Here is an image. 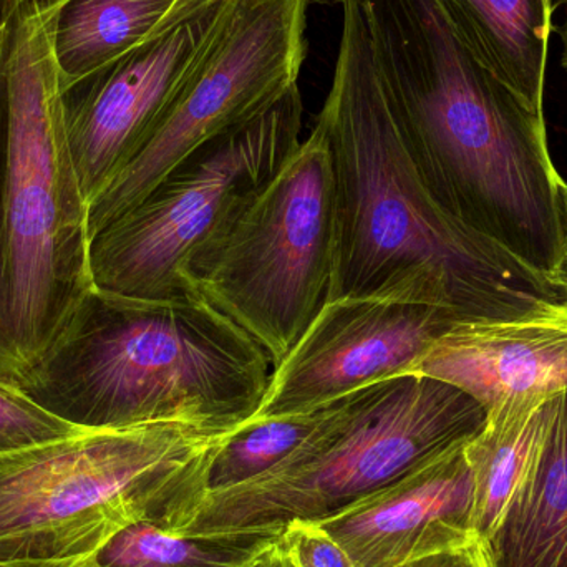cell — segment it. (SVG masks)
I'll list each match as a JSON object with an SVG mask.
<instances>
[{"instance_id":"cell-1","label":"cell","mask_w":567,"mask_h":567,"mask_svg":"<svg viewBox=\"0 0 567 567\" xmlns=\"http://www.w3.org/2000/svg\"><path fill=\"white\" fill-rule=\"evenodd\" d=\"M316 125L333 176L327 302L389 297L466 323L555 317L563 290L450 218L423 185L377 70L362 0H343L339 55Z\"/></svg>"},{"instance_id":"cell-2","label":"cell","mask_w":567,"mask_h":567,"mask_svg":"<svg viewBox=\"0 0 567 567\" xmlns=\"http://www.w3.org/2000/svg\"><path fill=\"white\" fill-rule=\"evenodd\" d=\"M362 7L383 90L436 205L553 282L567 246V183L545 113L463 45L436 0Z\"/></svg>"},{"instance_id":"cell-3","label":"cell","mask_w":567,"mask_h":567,"mask_svg":"<svg viewBox=\"0 0 567 567\" xmlns=\"http://www.w3.org/2000/svg\"><path fill=\"white\" fill-rule=\"evenodd\" d=\"M272 369L262 347L202 297L93 287L20 390L76 429L183 423L225 436L255 419Z\"/></svg>"},{"instance_id":"cell-4","label":"cell","mask_w":567,"mask_h":567,"mask_svg":"<svg viewBox=\"0 0 567 567\" xmlns=\"http://www.w3.org/2000/svg\"><path fill=\"white\" fill-rule=\"evenodd\" d=\"M59 3L0 23V382L17 389L93 289L89 203L53 55Z\"/></svg>"},{"instance_id":"cell-5","label":"cell","mask_w":567,"mask_h":567,"mask_svg":"<svg viewBox=\"0 0 567 567\" xmlns=\"http://www.w3.org/2000/svg\"><path fill=\"white\" fill-rule=\"evenodd\" d=\"M485 406L458 386L409 373L330 403L276 468L205 496L178 535L320 523L390 488L485 430Z\"/></svg>"},{"instance_id":"cell-6","label":"cell","mask_w":567,"mask_h":567,"mask_svg":"<svg viewBox=\"0 0 567 567\" xmlns=\"http://www.w3.org/2000/svg\"><path fill=\"white\" fill-rule=\"evenodd\" d=\"M219 439L152 423L2 453L0 565L89 558L140 519L176 532L202 499L199 472Z\"/></svg>"},{"instance_id":"cell-7","label":"cell","mask_w":567,"mask_h":567,"mask_svg":"<svg viewBox=\"0 0 567 567\" xmlns=\"http://www.w3.org/2000/svg\"><path fill=\"white\" fill-rule=\"evenodd\" d=\"M332 268V159L316 125L241 216L189 259L183 282L276 367L326 306Z\"/></svg>"},{"instance_id":"cell-8","label":"cell","mask_w":567,"mask_h":567,"mask_svg":"<svg viewBox=\"0 0 567 567\" xmlns=\"http://www.w3.org/2000/svg\"><path fill=\"white\" fill-rule=\"evenodd\" d=\"M299 85L215 136L90 241L93 287L138 299L188 296L189 259L223 235L300 146ZM195 296V293H193Z\"/></svg>"},{"instance_id":"cell-9","label":"cell","mask_w":567,"mask_h":567,"mask_svg":"<svg viewBox=\"0 0 567 567\" xmlns=\"http://www.w3.org/2000/svg\"><path fill=\"white\" fill-rule=\"evenodd\" d=\"M309 0H231L205 55L132 162L89 205L90 241L209 140L299 85Z\"/></svg>"},{"instance_id":"cell-10","label":"cell","mask_w":567,"mask_h":567,"mask_svg":"<svg viewBox=\"0 0 567 567\" xmlns=\"http://www.w3.org/2000/svg\"><path fill=\"white\" fill-rule=\"evenodd\" d=\"M456 313L389 297L329 300L272 369L252 420L317 412L357 390L413 373ZM472 323V322H470Z\"/></svg>"},{"instance_id":"cell-11","label":"cell","mask_w":567,"mask_h":567,"mask_svg":"<svg viewBox=\"0 0 567 567\" xmlns=\"http://www.w3.org/2000/svg\"><path fill=\"white\" fill-rule=\"evenodd\" d=\"M231 0H216L105 69L62 89L73 166L92 203L132 162L205 55Z\"/></svg>"},{"instance_id":"cell-12","label":"cell","mask_w":567,"mask_h":567,"mask_svg":"<svg viewBox=\"0 0 567 567\" xmlns=\"http://www.w3.org/2000/svg\"><path fill=\"white\" fill-rule=\"evenodd\" d=\"M473 515L475 482L463 445L316 525L353 567H396L478 542Z\"/></svg>"},{"instance_id":"cell-13","label":"cell","mask_w":567,"mask_h":567,"mask_svg":"<svg viewBox=\"0 0 567 567\" xmlns=\"http://www.w3.org/2000/svg\"><path fill=\"white\" fill-rule=\"evenodd\" d=\"M413 373L458 386L486 412L567 390V329L553 319L460 323Z\"/></svg>"},{"instance_id":"cell-14","label":"cell","mask_w":567,"mask_h":567,"mask_svg":"<svg viewBox=\"0 0 567 567\" xmlns=\"http://www.w3.org/2000/svg\"><path fill=\"white\" fill-rule=\"evenodd\" d=\"M480 545L488 567H567V390L555 396L532 468Z\"/></svg>"},{"instance_id":"cell-15","label":"cell","mask_w":567,"mask_h":567,"mask_svg":"<svg viewBox=\"0 0 567 567\" xmlns=\"http://www.w3.org/2000/svg\"><path fill=\"white\" fill-rule=\"evenodd\" d=\"M216 0H60L52 43L60 86L73 85Z\"/></svg>"},{"instance_id":"cell-16","label":"cell","mask_w":567,"mask_h":567,"mask_svg":"<svg viewBox=\"0 0 567 567\" xmlns=\"http://www.w3.org/2000/svg\"><path fill=\"white\" fill-rule=\"evenodd\" d=\"M463 45L543 112L555 0H436Z\"/></svg>"},{"instance_id":"cell-17","label":"cell","mask_w":567,"mask_h":567,"mask_svg":"<svg viewBox=\"0 0 567 567\" xmlns=\"http://www.w3.org/2000/svg\"><path fill=\"white\" fill-rule=\"evenodd\" d=\"M555 396L516 400L492 410L485 430L466 445L475 482L473 529L478 543L492 535L532 468L551 423Z\"/></svg>"},{"instance_id":"cell-18","label":"cell","mask_w":567,"mask_h":567,"mask_svg":"<svg viewBox=\"0 0 567 567\" xmlns=\"http://www.w3.org/2000/svg\"><path fill=\"white\" fill-rule=\"evenodd\" d=\"M284 528L178 535L148 519L130 523L95 555L96 567H241Z\"/></svg>"},{"instance_id":"cell-19","label":"cell","mask_w":567,"mask_h":567,"mask_svg":"<svg viewBox=\"0 0 567 567\" xmlns=\"http://www.w3.org/2000/svg\"><path fill=\"white\" fill-rule=\"evenodd\" d=\"M327 409L303 415L249 420L209 449L202 473V499L266 475L282 463L320 425Z\"/></svg>"},{"instance_id":"cell-20","label":"cell","mask_w":567,"mask_h":567,"mask_svg":"<svg viewBox=\"0 0 567 567\" xmlns=\"http://www.w3.org/2000/svg\"><path fill=\"white\" fill-rule=\"evenodd\" d=\"M80 430L37 405L17 386L0 382V455L65 439Z\"/></svg>"},{"instance_id":"cell-21","label":"cell","mask_w":567,"mask_h":567,"mask_svg":"<svg viewBox=\"0 0 567 567\" xmlns=\"http://www.w3.org/2000/svg\"><path fill=\"white\" fill-rule=\"evenodd\" d=\"M281 542L299 567H353L346 551L316 523H289Z\"/></svg>"},{"instance_id":"cell-22","label":"cell","mask_w":567,"mask_h":567,"mask_svg":"<svg viewBox=\"0 0 567 567\" xmlns=\"http://www.w3.org/2000/svg\"><path fill=\"white\" fill-rule=\"evenodd\" d=\"M396 567H488L485 553L478 542L452 551L426 556Z\"/></svg>"},{"instance_id":"cell-23","label":"cell","mask_w":567,"mask_h":567,"mask_svg":"<svg viewBox=\"0 0 567 567\" xmlns=\"http://www.w3.org/2000/svg\"><path fill=\"white\" fill-rule=\"evenodd\" d=\"M241 567H299L293 561L290 553L287 551L286 546L282 545L281 538L278 542L271 543L266 546L262 551H259L255 558L249 559L246 565Z\"/></svg>"},{"instance_id":"cell-24","label":"cell","mask_w":567,"mask_h":567,"mask_svg":"<svg viewBox=\"0 0 567 567\" xmlns=\"http://www.w3.org/2000/svg\"><path fill=\"white\" fill-rule=\"evenodd\" d=\"M55 2L59 0H0V23L12 22L22 13L50 7Z\"/></svg>"},{"instance_id":"cell-25","label":"cell","mask_w":567,"mask_h":567,"mask_svg":"<svg viewBox=\"0 0 567 567\" xmlns=\"http://www.w3.org/2000/svg\"><path fill=\"white\" fill-rule=\"evenodd\" d=\"M0 567H96L92 556L89 558L60 559V561L6 563Z\"/></svg>"},{"instance_id":"cell-26","label":"cell","mask_w":567,"mask_h":567,"mask_svg":"<svg viewBox=\"0 0 567 567\" xmlns=\"http://www.w3.org/2000/svg\"><path fill=\"white\" fill-rule=\"evenodd\" d=\"M559 6L563 7V22L561 25L558 27L559 37H561L563 42V56L561 63L563 66L567 70V0H559Z\"/></svg>"},{"instance_id":"cell-27","label":"cell","mask_w":567,"mask_h":567,"mask_svg":"<svg viewBox=\"0 0 567 567\" xmlns=\"http://www.w3.org/2000/svg\"><path fill=\"white\" fill-rule=\"evenodd\" d=\"M553 282L559 287V289H567V246L565 258H563L561 265H559L558 271H556Z\"/></svg>"},{"instance_id":"cell-28","label":"cell","mask_w":567,"mask_h":567,"mask_svg":"<svg viewBox=\"0 0 567 567\" xmlns=\"http://www.w3.org/2000/svg\"><path fill=\"white\" fill-rule=\"evenodd\" d=\"M555 320H558L567 329V310L563 309L561 306H558V309H556Z\"/></svg>"},{"instance_id":"cell-29","label":"cell","mask_w":567,"mask_h":567,"mask_svg":"<svg viewBox=\"0 0 567 567\" xmlns=\"http://www.w3.org/2000/svg\"><path fill=\"white\" fill-rule=\"evenodd\" d=\"M310 3H319V6H336L340 3L342 6L343 0H309Z\"/></svg>"},{"instance_id":"cell-30","label":"cell","mask_w":567,"mask_h":567,"mask_svg":"<svg viewBox=\"0 0 567 567\" xmlns=\"http://www.w3.org/2000/svg\"><path fill=\"white\" fill-rule=\"evenodd\" d=\"M565 307H566V309H567V296H566V302H565Z\"/></svg>"}]
</instances>
